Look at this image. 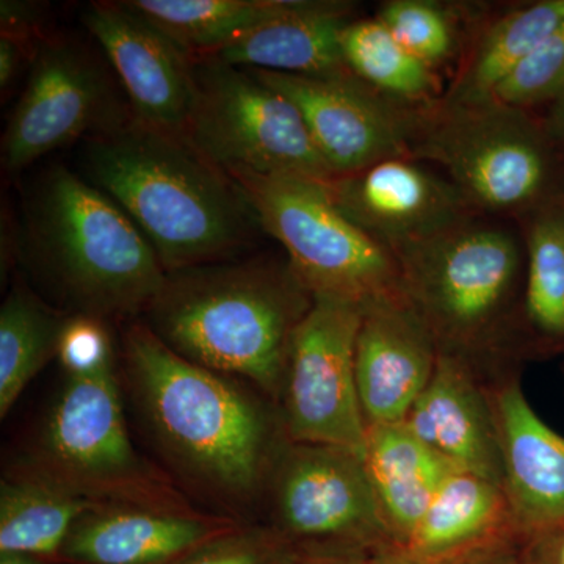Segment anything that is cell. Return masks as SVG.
Segmentation results:
<instances>
[{
    "instance_id": "26",
    "label": "cell",
    "mask_w": 564,
    "mask_h": 564,
    "mask_svg": "<svg viewBox=\"0 0 564 564\" xmlns=\"http://www.w3.org/2000/svg\"><path fill=\"white\" fill-rule=\"evenodd\" d=\"M124 3L192 57L204 58L276 18L291 0H128Z\"/></svg>"
},
{
    "instance_id": "14",
    "label": "cell",
    "mask_w": 564,
    "mask_h": 564,
    "mask_svg": "<svg viewBox=\"0 0 564 564\" xmlns=\"http://www.w3.org/2000/svg\"><path fill=\"white\" fill-rule=\"evenodd\" d=\"M334 202L393 256L473 220L458 188L414 159L373 163L328 182Z\"/></svg>"
},
{
    "instance_id": "22",
    "label": "cell",
    "mask_w": 564,
    "mask_h": 564,
    "mask_svg": "<svg viewBox=\"0 0 564 564\" xmlns=\"http://www.w3.org/2000/svg\"><path fill=\"white\" fill-rule=\"evenodd\" d=\"M508 534L521 533L502 486L455 469L445 478L413 536L400 549L414 555H444Z\"/></svg>"
},
{
    "instance_id": "19",
    "label": "cell",
    "mask_w": 564,
    "mask_h": 564,
    "mask_svg": "<svg viewBox=\"0 0 564 564\" xmlns=\"http://www.w3.org/2000/svg\"><path fill=\"white\" fill-rule=\"evenodd\" d=\"M503 459V489L525 541L564 524V437L533 410L518 378L489 384Z\"/></svg>"
},
{
    "instance_id": "16",
    "label": "cell",
    "mask_w": 564,
    "mask_h": 564,
    "mask_svg": "<svg viewBox=\"0 0 564 564\" xmlns=\"http://www.w3.org/2000/svg\"><path fill=\"white\" fill-rule=\"evenodd\" d=\"M440 344L400 291L362 304L356 339V383L367 430L406 421L436 369Z\"/></svg>"
},
{
    "instance_id": "7",
    "label": "cell",
    "mask_w": 564,
    "mask_h": 564,
    "mask_svg": "<svg viewBox=\"0 0 564 564\" xmlns=\"http://www.w3.org/2000/svg\"><path fill=\"white\" fill-rule=\"evenodd\" d=\"M549 135L527 110L496 101L419 110L411 159L447 173L475 212L533 215L555 204L556 166Z\"/></svg>"
},
{
    "instance_id": "15",
    "label": "cell",
    "mask_w": 564,
    "mask_h": 564,
    "mask_svg": "<svg viewBox=\"0 0 564 564\" xmlns=\"http://www.w3.org/2000/svg\"><path fill=\"white\" fill-rule=\"evenodd\" d=\"M82 22L120 77L133 117L185 135L198 91L192 55L124 2L93 3Z\"/></svg>"
},
{
    "instance_id": "6",
    "label": "cell",
    "mask_w": 564,
    "mask_h": 564,
    "mask_svg": "<svg viewBox=\"0 0 564 564\" xmlns=\"http://www.w3.org/2000/svg\"><path fill=\"white\" fill-rule=\"evenodd\" d=\"M117 359L63 372L32 451L18 463L98 507L192 510L176 481L132 443Z\"/></svg>"
},
{
    "instance_id": "30",
    "label": "cell",
    "mask_w": 564,
    "mask_h": 564,
    "mask_svg": "<svg viewBox=\"0 0 564 564\" xmlns=\"http://www.w3.org/2000/svg\"><path fill=\"white\" fill-rule=\"evenodd\" d=\"M564 91V21L497 88L492 101L529 110Z\"/></svg>"
},
{
    "instance_id": "1",
    "label": "cell",
    "mask_w": 564,
    "mask_h": 564,
    "mask_svg": "<svg viewBox=\"0 0 564 564\" xmlns=\"http://www.w3.org/2000/svg\"><path fill=\"white\" fill-rule=\"evenodd\" d=\"M121 359L141 429L180 488L236 519L267 496L288 443L272 400L182 358L143 318L126 326Z\"/></svg>"
},
{
    "instance_id": "21",
    "label": "cell",
    "mask_w": 564,
    "mask_h": 564,
    "mask_svg": "<svg viewBox=\"0 0 564 564\" xmlns=\"http://www.w3.org/2000/svg\"><path fill=\"white\" fill-rule=\"evenodd\" d=\"M364 464L397 547L410 541L445 478L456 469L404 423L367 430Z\"/></svg>"
},
{
    "instance_id": "20",
    "label": "cell",
    "mask_w": 564,
    "mask_h": 564,
    "mask_svg": "<svg viewBox=\"0 0 564 564\" xmlns=\"http://www.w3.org/2000/svg\"><path fill=\"white\" fill-rule=\"evenodd\" d=\"M351 10L350 3L336 0H291L276 18L204 58L293 76L350 73L344 62L343 32L352 21Z\"/></svg>"
},
{
    "instance_id": "39",
    "label": "cell",
    "mask_w": 564,
    "mask_h": 564,
    "mask_svg": "<svg viewBox=\"0 0 564 564\" xmlns=\"http://www.w3.org/2000/svg\"><path fill=\"white\" fill-rule=\"evenodd\" d=\"M0 564H43L31 556L0 554Z\"/></svg>"
},
{
    "instance_id": "38",
    "label": "cell",
    "mask_w": 564,
    "mask_h": 564,
    "mask_svg": "<svg viewBox=\"0 0 564 564\" xmlns=\"http://www.w3.org/2000/svg\"><path fill=\"white\" fill-rule=\"evenodd\" d=\"M544 131L547 132L549 139L564 140V91L552 102Z\"/></svg>"
},
{
    "instance_id": "18",
    "label": "cell",
    "mask_w": 564,
    "mask_h": 564,
    "mask_svg": "<svg viewBox=\"0 0 564 564\" xmlns=\"http://www.w3.org/2000/svg\"><path fill=\"white\" fill-rule=\"evenodd\" d=\"M245 524L195 508L96 507L74 525L61 558L76 564H174Z\"/></svg>"
},
{
    "instance_id": "10",
    "label": "cell",
    "mask_w": 564,
    "mask_h": 564,
    "mask_svg": "<svg viewBox=\"0 0 564 564\" xmlns=\"http://www.w3.org/2000/svg\"><path fill=\"white\" fill-rule=\"evenodd\" d=\"M273 527L300 552L373 554L393 545L361 455L285 443L267 496Z\"/></svg>"
},
{
    "instance_id": "13",
    "label": "cell",
    "mask_w": 564,
    "mask_h": 564,
    "mask_svg": "<svg viewBox=\"0 0 564 564\" xmlns=\"http://www.w3.org/2000/svg\"><path fill=\"white\" fill-rule=\"evenodd\" d=\"M250 70L299 109L334 177L411 158L421 109L386 98L351 73L315 77Z\"/></svg>"
},
{
    "instance_id": "32",
    "label": "cell",
    "mask_w": 564,
    "mask_h": 564,
    "mask_svg": "<svg viewBox=\"0 0 564 564\" xmlns=\"http://www.w3.org/2000/svg\"><path fill=\"white\" fill-rule=\"evenodd\" d=\"M115 358L118 356L109 322L91 315H69L57 356L63 372H87Z\"/></svg>"
},
{
    "instance_id": "5",
    "label": "cell",
    "mask_w": 564,
    "mask_h": 564,
    "mask_svg": "<svg viewBox=\"0 0 564 564\" xmlns=\"http://www.w3.org/2000/svg\"><path fill=\"white\" fill-rule=\"evenodd\" d=\"M395 258L402 291L441 350L481 369L502 356L525 276V250L510 229L473 218Z\"/></svg>"
},
{
    "instance_id": "11",
    "label": "cell",
    "mask_w": 564,
    "mask_h": 564,
    "mask_svg": "<svg viewBox=\"0 0 564 564\" xmlns=\"http://www.w3.org/2000/svg\"><path fill=\"white\" fill-rule=\"evenodd\" d=\"M362 304L314 295L293 334L278 413L289 443L321 444L366 455L367 425L356 383Z\"/></svg>"
},
{
    "instance_id": "35",
    "label": "cell",
    "mask_w": 564,
    "mask_h": 564,
    "mask_svg": "<svg viewBox=\"0 0 564 564\" xmlns=\"http://www.w3.org/2000/svg\"><path fill=\"white\" fill-rule=\"evenodd\" d=\"M525 552L538 564H564V524L527 541Z\"/></svg>"
},
{
    "instance_id": "9",
    "label": "cell",
    "mask_w": 564,
    "mask_h": 564,
    "mask_svg": "<svg viewBox=\"0 0 564 564\" xmlns=\"http://www.w3.org/2000/svg\"><path fill=\"white\" fill-rule=\"evenodd\" d=\"M196 84L185 137L223 172L334 180L299 109L250 69L202 58Z\"/></svg>"
},
{
    "instance_id": "37",
    "label": "cell",
    "mask_w": 564,
    "mask_h": 564,
    "mask_svg": "<svg viewBox=\"0 0 564 564\" xmlns=\"http://www.w3.org/2000/svg\"><path fill=\"white\" fill-rule=\"evenodd\" d=\"M369 555L344 551H304L293 564H366Z\"/></svg>"
},
{
    "instance_id": "25",
    "label": "cell",
    "mask_w": 564,
    "mask_h": 564,
    "mask_svg": "<svg viewBox=\"0 0 564 564\" xmlns=\"http://www.w3.org/2000/svg\"><path fill=\"white\" fill-rule=\"evenodd\" d=\"M69 313L17 281L0 307V417L6 419L29 383L57 358Z\"/></svg>"
},
{
    "instance_id": "29",
    "label": "cell",
    "mask_w": 564,
    "mask_h": 564,
    "mask_svg": "<svg viewBox=\"0 0 564 564\" xmlns=\"http://www.w3.org/2000/svg\"><path fill=\"white\" fill-rule=\"evenodd\" d=\"M377 20L430 68L436 69L455 54V21L445 7L429 0H392L381 7Z\"/></svg>"
},
{
    "instance_id": "8",
    "label": "cell",
    "mask_w": 564,
    "mask_h": 564,
    "mask_svg": "<svg viewBox=\"0 0 564 564\" xmlns=\"http://www.w3.org/2000/svg\"><path fill=\"white\" fill-rule=\"evenodd\" d=\"M231 177L313 295L366 304L402 289L395 256L340 210L328 182L288 174Z\"/></svg>"
},
{
    "instance_id": "24",
    "label": "cell",
    "mask_w": 564,
    "mask_h": 564,
    "mask_svg": "<svg viewBox=\"0 0 564 564\" xmlns=\"http://www.w3.org/2000/svg\"><path fill=\"white\" fill-rule=\"evenodd\" d=\"M564 21V0H541L508 11L475 41L451 88L447 106L492 101L497 88Z\"/></svg>"
},
{
    "instance_id": "36",
    "label": "cell",
    "mask_w": 564,
    "mask_h": 564,
    "mask_svg": "<svg viewBox=\"0 0 564 564\" xmlns=\"http://www.w3.org/2000/svg\"><path fill=\"white\" fill-rule=\"evenodd\" d=\"M31 44L10 35H0V87L6 90L17 77Z\"/></svg>"
},
{
    "instance_id": "3",
    "label": "cell",
    "mask_w": 564,
    "mask_h": 564,
    "mask_svg": "<svg viewBox=\"0 0 564 564\" xmlns=\"http://www.w3.org/2000/svg\"><path fill=\"white\" fill-rule=\"evenodd\" d=\"M313 303L288 261L232 259L166 273L141 318L182 358L276 404L293 334Z\"/></svg>"
},
{
    "instance_id": "23",
    "label": "cell",
    "mask_w": 564,
    "mask_h": 564,
    "mask_svg": "<svg viewBox=\"0 0 564 564\" xmlns=\"http://www.w3.org/2000/svg\"><path fill=\"white\" fill-rule=\"evenodd\" d=\"M96 507L17 463L0 481V554L57 558L74 525Z\"/></svg>"
},
{
    "instance_id": "4",
    "label": "cell",
    "mask_w": 564,
    "mask_h": 564,
    "mask_svg": "<svg viewBox=\"0 0 564 564\" xmlns=\"http://www.w3.org/2000/svg\"><path fill=\"white\" fill-rule=\"evenodd\" d=\"M25 254L66 313L135 321L165 281L154 248L128 214L63 165L47 170L25 207Z\"/></svg>"
},
{
    "instance_id": "34",
    "label": "cell",
    "mask_w": 564,
    "mask_h": 564,
    "mask_svg": "<svg viewBox=\"0 0 564 564\" xmlns=\"http://www.w3.org/2000/svg\"><path fill=\"white\" fill-rule=\"evenodd\" d=\"M40 7L32 2H13L3 0L0 3V24L2 35L14 36L31 44L39 29Z\"/></svg>"
},
{
    "instance_id": "12",
    "label": "cell",
    "mask_w": 564,
    "mask_h": 564,
    "mask_svg": "<svg viewBox=\"0 0 564 564\" xmlns=\"http://www.w3.org/2000/svg\"><path fill=\"white\" fill-rule=\"evenodd\" d=\"M122 117L115 107L109 76L90 51L63 36L44 40L3 133V170L21 172Z\"/></svg>"
},
{
    "instance_id": "27",
    "label": "cell",
    "mask_w": 564,
    "mask_h": 564,
    "mask_svg": "<svg viewBox=\"0 0 564 564\" xmlns=\"http://www.w3.org/2000/svg\"><path fill=\"white\" fill-rule=\"evenodd\" d=\"M343 54L352 76L386 98L413 109L437 101L434 69L404 50L377 18L348 22Z\"/></svg>"
},
{
    "instance_id": "28",
    "label": "cell",
    "mask_w": 564,
    "mask_h": 564,
    "mask_svg": "<svg viewBox=\"0 0 564 564\" xmlns=\"http://www.w3.org/2000/svg\"><path fill=\"white\" fill-rule=\"evenodd\" d=\"M530 217L522 313L534 333L564 340V209L555 203Z\"/></svg>"
},
{
    "instance_id": "17",
    "label": "cell",
    "mask_w": 564,
    "mask_h": 564,
    "mask_svg": "<svg viewBox=\"0 0 564 564\" xmlns=\"http://www.w3.org/2000/svg\"><path fill=\"white\" fill-rule=\"evenodd\" d=\"M480 372L466 356L441 350L432 380L403 423L456 469L503 488L499 429Z\"/></svg>"
},
{
    "instance_id": "31",
    "label": "cell",
    "mask_w": 564,
    "mask_h": 564,
    "mask_svg": "<svg viewBox=\"0 0 564 564\" xmlns=\"http://www.w3.org/2000/svg\"><path fill=\"white\" fill-rule=\"evenodd\" d=\"M299 555L273 527L245 524L174 564H293Z\"/></svg>"
},
{
    "instance_id": "33",
    "label": "cell",
    "mask_w": 564,
    "mask_h": 564,
    "mask_svg": "<svg viewBox=\"0 0 564 564\" xmlns=\"http://www.w3.org/2000/svg\"><path fill=\"white\" fill-rule=\"evenodd\" d=\"M525 543L521 534H508L464 551L433 556L410 554L391 545L370 554L366 564H521Z\"/></svg>"
},
{
    "instance_id": "2",
    "label": "cell",
    "mask_w": 564,
    "mask_h": 564,
    "mask_svg": "<svg viewBox=\"0 0 564 564\" xmlns=\"http://www.w3.org/2000/svg\"><path fill=\"white\" fill-rule=\"evenodd\" d=\"M82 155L85 180L131 217L166 273L232 261L262 231L239 184L185 135L124 115Z\"/></svg>"
},
{
    "instance_id": "40",
    "label": "cell",
    "mask_w": 564,
    "mask_h": 564,
    "mask_svg": "<svg viewBox=\"0 0 564 564\" xmlns=\"http://www.w3.org/2000/svg\"><path fill=\"white\" fill-rule=\"evenodd\" d=\"M521 564H538L536 562H534V560L532 558V556H530L529 554H527L525 552V549H524V556H522V563Z\"/></svg>"
}]
</instances>
